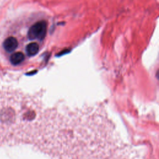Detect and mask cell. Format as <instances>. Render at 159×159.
<instances>
[{"instance_id": "1", "label": "cell", "mask_w": 159, "mask_h": 159, "mask_svg": "<svg viewBox=\"0 0 159 159\" xmlns=\"http://www.w3.org/2000/svg\"><path fill=\"white\" fill-rule=\"evenodd\" d=\"M47 24L45 21H39L32 25L27 32V37L29 40H42L47 33Z\"/></svg>"}, {"instance_id": "2", "label": "cell", "mask_w": 159, "mask_h": 159, "mask_svg": "<svg viewBox=\"0 0 159 159\" xmlns=\"http://www.w3.org/2000/svg\"><path fill=\"white\" fill-rule=\"evenodd\" d=\"M19 42L16 37L12 36H9L4 40L3 42V49L8 53H12L18 47Z\"/></svg>"}, {"instance_id": "3", "label": "cell", "mask_w": 159, "mask_h": 159, "mask_svg": "<svg viewBox=\"0 0 159 159\" xmlns=\"http://www.w3.org/2000/svg\"><path fill=\"white\" fill-rule=\"evenodd\" d=\"M25 59V55L22 52H15L12 53L10 57L11 64L14 65H17L22 62Z\"/></svg>"}, {"instance_id": "4", "label": "cell", "mask_w": 159, "mask_h": 159, "mask_svg": "<svg viewBox=\"0 0 159 159\" xmlns=\"http://www.w3.org/2000/svg\"><path fill=\"white\" fill-rule=\"evenodd\" d=\"M39 51V45L37 43L31 42L26 47V52L28 56L32 57L36 55Z\"/></svg>"}]
</instances>
